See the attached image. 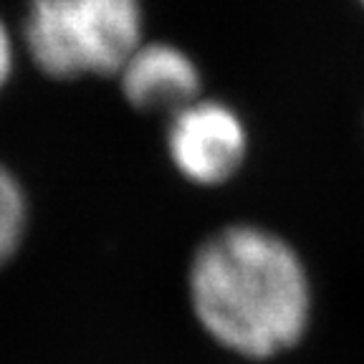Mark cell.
Masks as SVG:
<instances>
[{"label": "cell", "instance_id": "cell-3", "mask_svg": "<svg viewBox=\"0 0 364 364\" xmlns=\"http://www.w3.org/2000/svg\"><path fill=\"white\" fill-rule=\"evenodd\" d=\"M167 154L188 182L215 188L225 185L243 167L248 132L233 107L198 97L170 114Z\"/></svg>", "mask_w": 364, "mask_h": 364}, {"label": "cell", "instance_id": "cell-2", "mask_svg": "<svg viewBox=\"0 0 364 364\" xmlns=\"http://www.w3.org/2000/svg\"><path fill=\"white\" fill-rule=\"evenodd\" d=\"M142 28V0H28L23 46L51 79L117 76Z\"/></svg>", "mask_w": 364, "mask_h": 364}, {"label": "cell", "instance_id": "cell-4", "mask_svg": "<svg viewBox=\"0 0 364 364\" xmlns=\"http://www.w3.org/2000/svg\"><path fill=\"white\" fill-rule=\"evenodd\" d=\"M119 89L139 112L175 114L200 97V68L193 56L165 41L139 43L119 68Z\"/></svg>", "mask_w": 364, "mask_h": 364}, {"label": "cell", "instance_id": "cell-1", "mask_svg": "<svg viewBox=\"0 0 364 364\" xmlns=\"http://www.w3.org/2000/svg\"><path fill=\"white\" fill-rule=\"evenodd\" d=\"M190 306L210 339L248 359L296 347L311 324V279L296 248L268 228L235 223L195 250Z\"/></svg>", "mask_w": 364, "mask_h": 364}, {"label": "cell", "instance_id": "cell-7", "mask_svg": "<svg viewBox=\"0 0 364 364\" xmlns=\"http://www.w3.org/2000/svg\"><path fill=\"white\" fill-rule=\"evenodd\" d=\"M359 3H362V6H364V0H359Z\"/></svg>", "mask_w": 364, "mask_h": 364}, {"label": "cell", "instance_id": "cell-5", "mask_svg": "<svg viewBox=\"0 0 364 364\" xmlns=\"http://www.w3.org/2000/svg\"><path fill=\"white\" fill-rule=\"evenodd\" d=\"M28 228V198L18 177L0 165V268L6 266L26 238Z\"/></svg>", "mask_w": 364, "mask_h": 364}, {"label": "cell", "instance_id": "cell-6", "mask_svg": "<svg viewBox=\"0 0 364 364\" xmlns=\"http://www.w3.org/2000/svg\"><path fill=\"white\" fill-rule=\"evenodd\" d=\"M13 66H16V41H13V33L6 26V21L0 18V91L6 89L8 81H11Z\"/></svg>", "mask_w": 364, "mask_h": 364}]
</instances>
